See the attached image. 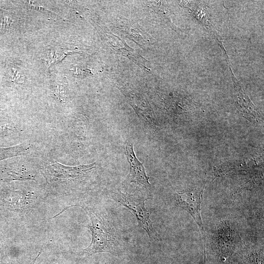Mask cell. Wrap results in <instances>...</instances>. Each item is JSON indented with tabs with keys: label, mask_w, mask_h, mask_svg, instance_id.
Returning <instances> with one entry per match:
<instances>
[{
	"label": "cell",
	"mask_w": 264,
	"mask_h": 264,
	"mask_svg": "<svg viewBox=\"0 0 264 264\" xmlns=\"http://www.w3.org/2000/svg\"><path fill=\"white\" fill-rule=\"evenodd\" d=\"M82 208L91 221V224L83 225L87 227L91 232V241L89 245L83 250L87 256H90L100 252L114 251L116 237L110 223L99 214L87 207L81 205H72Z\"/></svg>",
	"instance_id": "cell-1"
},
{
	"label": "cell",
	"mask_w": 264,
	"mask_h": 264,
	"mask_svg": "<svg viewBox=\"0 0 264 264\" xmlns=\"http://www.w3.org/2000/svg\"><path fill=\"white\" fill-rule=\"evenodd\" d=\"M96 167V163L70 166L63 165L55 160L42 159L41 174L48 184L59 185L85 177Z\"/></svg>",
	"instance_id": "cell-2"
},
{
	"label": "cell",
	"mask_w": 264,
	"mask_h": 264,
	"mask_svg": "<svg viewBox=\"0 0 264 264\" xmlns=\"http://www.w3.org/2000/svg\"><path fill=\"white\" fill-rule=\"evenodd\" d=\"M109 196L120 205L129 209L137 219L139 227L147 232L150 239L159 240L158 235L150 220V214L145 208L144 197L136 192L129 194L119 191L110 192Z\"/></svg>",
	"instance_id": "cell-3"
},
{
	"label": "cell",
	"mask_w": 264,
	"mask_h": 264,
	"mask_svg": "<svg viewBox=\"0 0 264 264\" xmlns=\"http://www.w3.org/2000/svg\"><path fill=\"white\" fill-rule=\"evenodd\" d=\"M213 240L217 249L220 264H228L233 254L242 244L239 233L226 219L221 220L218 223Z\"/></svg>",
	"instance_id": "cell-4"
},
{
	"label": "cell",
	"mask_w": 264,
	"mask_h": 264,
	"mask_svg": "<svg viewBox=\"0 0 264 264\" xmlns=\"http://www.w3.org/2000/svg\"><path fill=\"white\" fill-rule=\"evenodd\" d=\"M196 187L176 192L175 200L176 204L189 213L200 230L205 253L206 235L200 216L201 204L203 201L204 187Z\"/></svg>",
	"instance_id": "cell-5"
},
{
	"label": "cell",
	"mask_w": 264,
	"mask_h": 264,
	"mask_svg": "<svg viewBox=\"0 0 264 264\" xmlns=\"http://www.w3.org/2000/svg\"><path fill=\"white\" fill-rule=\"evenodd\" d=\"M99 30L105 44L112 52L129 58L144 70H150L146 66L147 60L130 47L124 41L112 33L106 27L101 26Z\"/></svg>",
	"instance_id": "cell-6"
},
{
	"label": "cell",
	"mask_w": 264,
	"mask_h": 264,
	"mask_svg": "<svg viewBox=\"0 0 264 264\" xmlns=\"http://www.w3.org/2000/svg\"><path fill=\"white\" fill-rule=\"evenodd\" d=\"M2 198V204L6 209L24 212L33 207L37 201L38 196L32 190L22 188L8 191L3 194Z\"/></svg>",
	"instance_id": "cell-7"
},
{
	"label": "cell",
	"mask_w": 264,
	"mask_h": 264,
	"mask_svg": "<svg viewBox=\"0 0 264 264\" xmlns=\"http://www.w3.org/2000/svg\"><path fill=\"white\" fill-rule=\"evenodd\" d=\"M125 154L130 165V172L125 181V183H134L136 184L149 186V177L146 173L143 164L135 154L133 144L128 141L125 147Z\"/></svg>",
	"instance_id": "cell-8"
},
{
	"label": "cell",
	"mask_w": 264,
	"mask_h": 264,
	"mask_svg": "<svg viewBox=\"0 0 264 264\" xmlns=\"http://www.w3.org/2000/svg\"><path fill=\"white\" fill-rule=\"evenodd\" d=\"M117 27L122 34L140 46L146 45L149 42L148 35L136 22L126 18H118Z\"/></svg>",
	"instance_id": "cell-9"
},
{
	"label": "cell",
	"mask_w": 264,
	"mask_h": 264,
	"mask_svg": "<svg viewBox=\"0 0 264 264\" xmlns=\"http://www.w3.org/2000/svg\"><path fill=\"white\" fill-rule=\"evenodd\" d=\"M51 94L59 103L64 104L68 98V90L66 86L62 83H55L51 87Z\"/></svg>",
	"instance_id": "cell-10"
},
{
	"label": "cell",
	"mask_w": 264,
	"mask_h": 264,
	"mask_svg": "<svg viewBox=\"0 0 264 264\" xmlns=\"http://www.w3.org/2000/svg\"><path fill=\"white\" fill-rule=\"evenodd\" d=\"M247 264H264V254L262 250H253L246 257Z\"/></svg>",
	"instance_id": "cell-11"
},
{
	"label": "cell",
	"mask_w": 264,
	"mask_h": 264,
	"mask_svg": "<svg viewBox=\"0 0 264 264\" xmlns=\"http://www.w3.org/2000/svg\"><path fill=\"white\" fill-rule=\"evenodd\" d=\"M37 257H38V256H37V257H36V258L34 260L33 263H32L31 264H35V262L36 260L37 259Z\"/></svg>",
	"instance_id": "cell-12"
}]
</instances>
